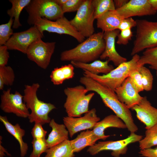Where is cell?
Returning a JSON list of instances; mask_svg holds the SVG:
<instances>
[{
	"label": "cell",
	"mask_w": 157,
	"mask_h": 157,
	"mask_svg": "<svg viewBox=\"0 0 157 157\" xmlns=\"http://www.w3.org/2000/svg\"><path fill=\"white\" fill-rule=\"evenodd\" d=\"M139 154L140 156L144 157H157V146L154 148L140 150Z\"/></svg>",
	"instance_id": "41"
},
{
	"label": "cell",
	"mask_w": 157,
	"mask_h": 157,
	"mask_svg": "<svg viewBox=\"0 0 157 157\" xmlns=\"http://www.w3.org/2000/svg\"><path fill=\"white\" fill-rule=\"evenodd\" d=\"M42 125L39 123H35L31 133L33 139H45L47 132L44 129Z\"/></svg>",
	"instance_id": "38"
},
{
	"label": "cell",
	"mask_w": 157,
	"mask_h": 157,
	"mask_svg": "<svg viewBox=\"0 0 157 157\" xmlns=\"http://www.w3.org/2000/svg\"><path fill=\"white\" fill-rule=\"evenodd\" d=\"M44 157H74V152L71 147L70 140L63 142L49 148Z\"/></svg>",
	"instance_id": "26"
},
{
	"label": "cell",
	"mask_w": 157,
	"mask_h": 157,
	"mask_svg": "<svg viewBox=\"0 0 157 157\" xmlns=\"http://www.w3.org/2000/svg\"><path fill=\"white\" fill-rule=\"evenodd\" d=\"M140 150L157 146V124L146 129L145 136L139 142Z\"/></svg>",
	"instance_id": "30"
},
{
	"label": "cell",
	"mask_w": 157,
	"mask_h": 157,
	"mask_svg": "<svg viewBox=\"0 0 157 157\" xmlns=\"http://www.w3.org/2000/svg\"><path fill=\"white\" fill-rule=\"evenodd\" d=\"M110 127L127 129L126 125L121 119L116 115H110L97 122L92 130L101 139L104 140L110 136L105 135L104 131Z\"/></svg>",
	"instance_id": "19"
},
{
	"label": "cell",
	"mask_w": 157,
	"mask_h": 157,
	"mask_svg": "<svg viewBox=\"0 0 157 157\" xmlns=\"http://www.w3.org/2000/svg\"><path fill=\"white\" fill-rule=\"evenodd\" d=\"M0 107L1 110L7 113H12L17 116L26 118L30 113L23 100V96L19 92L11 93V89L3 91L1 96Z\"/></svg>",
	"instance_id": "12"
},
{
	"label": "cell",
	"mask_w": 157,
	"mask_h": 157,
	"mask_svg": "<svg viewBox=\"0 0 157 157\" xmlns=\"http://www.w3.org/2000/svg\"><path fill=\"white\" fill-rule=\"evenodd\" d=\"M56 44L55 42H45L39 39L28 47L26 53L27 58L40 68L46 69L54 52Z\"/></svg>",
	"instance_id": "11"
},
{
	"label": "cell",
	"mask_w": 157,
	"mask_h": 157,
	"mask_svg": "<svg viewBox=\"0 0 157 157\" xmlns=\"http://www.w3.org/2000/svg\"><path fill=\"white\" fill-rule=\"evenodd\" d=\"M136 22L132 17L124 19L120 23L118 29L120 31L128 28H131L136 27Z\"/></svg>",
	"instance_id": "39"
},
{
	"label": "cell",
	"mask_w": 157,
	"mask_h": 157,
	"mask_svg": "<svg viewBox=\"0 0 157 157\" xmlns=\"http://www.w3.org/2000/svg\"><path fill=\"white\" fill-rule=\"evenodd\" d=\"M135 39L131 55L133 56L145 49L157 46V22L137 19Z\"/></svg>",
	"instance_id": "6"
},
{
	"label": "cell",
	"mask_w": 157,
	"mask_h": 157,
	"mask_svg": "<svg viewBox=\"0 0 157 157\" xmlns=\"http://www.w3.org/2000/svg\"><path fill=\"white\" fill-rule=\"evenodd\" d=\"M145 64H149L150 67L156 71L157 76V46L146 49L138 62L140 67Z\"/></svg>",
	"instance_id": "28"
},
{
	"label": "cell",
	"mask_w": 157,
	"mask_h": 157,
	"mask_svg": "<svg viewBox=\"0 0 157 157\" xmlns=\"http://www.w3.org/2000/svg\"><path fill=\"white\" fill-rule=\"evenodd\" d=\"M43 36L37 27L33 25L26 31L13 33L4 45L8 50H17L26 54L30 45Z\"/></svg>",
	"instance_id": "13"
},
{
	"label": "cell",
	"mask_w": 157,
	"mask_h": 157,
	"mask_svg": "<svg viewBox=\"0 0 157 157\" xmlns=\"http://www.w3.org/2000/svg\"><path fill=\"white\" fill-rule=\"evenodd\" d=\"M14 19L10 18L8 22L0 25V45H4L13 34L11 28Z\"/></svg>",
	"instance_id": "32"
},
{
	"label": "cell",
	"mask_w": 157,
	"mask_h": 157,
	"mask_svg": "<svg viewBox=\"0 0 157 157\" xmlns=\"http://www.w3.org/2000/svg\"><path fill=\"white\" fill-rule=\"evenodd\" d=\"M124 18L116 10L108 11L97 19V26L103 32L118 29Z\"/></svg>",
	"instance_id": "20"
},
{
	"label": "cell",
	"mask_w": 157,
	"mask_h": 157,
	"mask_svg": "<svg viewBox=\"0 0 157 157\" xmlns=\"http://www.w3.org/2000/svg\"><path fill=\"white\" fill-rule=\"evenodd\" d=\"M84 0H67L61 7L63 13L77 11Z\"/></svg>",
	"instance_id": "36"
},
{
	"label": "cell",
	"mask_w": 157,
	"mask_h": 157,
	"mask_svg": "<svg viewBox=\"0 0 157 157\" xmlns=\"http://www.w3.org/2000/svg\"><path fill=\"white\" fill-rule=\"evenodd\" d=\"M92 4L95 19L108 11L116 9L112 0H92Z\"/></svg>",
	"instance_id": "29"
},
{
	"label": "cell",
	"mask_w": 157,
	"mask_h": 157,
	"mask_svg": "<svg viewBox=\"0 0 157 157\" xmlns=\"http://www.w3.org/2000/svg\"><path fill=\"white\" fill-rule=\"evenodd\" d=\"M138 70L141 76L144 90L147 91L151 90L152 88L153 78L150 70L142 66L138 69Z\"/></svg>",
	"instance_id": "33"
},
{
	"label": "cell",
	"mask_w": 157,
	"mask_h": 157,
	"mask_svg": "<svg viewBox=\"0 0 157 157\" xmlns=\"http://www.w3.org/2000/svg\"><path fill=\"white\" fill-rule=\"evenodd\" d=\"M95 19L92 0H84L75 16L70 22L75 29L85 38L94 33L93 23Z\"/></svg>",
	"instance_id": "8"
},
{
	"label": "cell",
	"mask_w": 157,
	"mask_h": 157,
	"mask_svg": "<svg viewBox=\"0 0 157 157\" xmlns=\"http://www.w3.org/2000/svg\"><path fill=\"white\" fill-rule=\"evenodd\" d=\"M153 9L157 11V0H149Z\"/></svg>",
	"instance_id": "44"
},
{
	"label": "cell",
	"mask_w": 157,
	"mask_h": 157,
	"mask_svg": "<svg viewBox=\"0 0 157 157\" xmlns=\"http://www.w3.org/2000/svg\"><path fill=\"white\" fill-rule=\"evenodd\" d=\"M108 60L102 61L96 60L90 63H84L71 61L74 67L87 71L92 74L99 75L100 73L106 74L114 69L113 67L108 64Z\"/></svg>",
	"instance_id": "24"
},
{
	"label": "cell",
	"mask_w": 157,
	"mask_h": 157,
	"mask_svg": "<svg viewBox=\"0 0 157 157\" xmlns=\"http://www.w3.org/2000/svg\"><path fill=\"white\" fill-rule=\"evenodd\" d=\"M2 137L1 136H0V157H4L6 156L5 153L8 156H11V155L9 153L6 149L2 145Z\"/></svg>",
	"instance_id": "42"
},
{
	"label": "cell",
	"mask_w": 157,
	"mask_h": 157,
	"mask_svg": "<svg viewBox=\"0 0 157 157\" xmlns=\"http://www.w3.org/2000/svg\"><path fill=\"white\" fill-rule=\"evenodd\" d=\"M25 8L28 14L27 22L30 25H34L39 18L55 21L64 16L61 7L54 0H31Z\"/></svg>",
	"instance_id": "7"
},
{
	"label": "cell",
	"mask_w": 157,
	"mask_h": 157,
	"mask_svg": "<svg viewBox=\"0 0 157 157\" xmlns=\"http://www.w3.org/2000/svg\"><path fill=\"white\" fill-rule=\"evenodd\" d=\"M31 143L33 149L29 157H40L48 149L46 139H33Z\"/></svg>",
	"instance_id": "34"
},
{
	"label": "cell",
	"mask_w": 157,
	"mask_h": 157,
	"mask_svg": "<svg viewBox=\"0 0 157 157\" xmlns=\"http://www.w3.org/2000/svg\"><path fill=\"white\" fill-rule=\"evenodd\" d=\"M0 121L4 125L7 131L18 142L20 146V156L24 157L28 149L27 144L23 140V137L25 133V130L22 128L18 123L15 125L12 124L8 121L6 116L0 115Z\"/></svg>",
	"instance_id": "22"
},
{
	"label": "cell",
	"mask_w": 157,
	"mask_h": 157,
	"mask_svg": "<svg viewBox=\"0 0 157 157\" xmlns=\"http://www.w3.org/2000/svg\"><path fill=\"white\" fill-rule=\"evenodd\" d=\"M140 57L138 54L134 55L131 60L122 63L106 74H95L85 70H83V74L115 91L129 77L132 71L139 67L138 65V62Z\"/></svg>",
	"instance_id": "4"
},
{
	"label": "cell",
	"mask_w": 157,
	"mask_h": 157,
	"mask_svg": "<svg viewBox=\"0 0 157 157\" xmlns=\"http://www.w3.org/2000/svg\"><path fill=\"white\" fill-rule=\"evenodd\" d=\"M34 25L37 27L43 35L44 31L59 34L67 35L74 38L80 43L85 38L72 26L70 21L64 16L55 21L39 18L36 20Z\"/></svg>",
	"instance_id": "9"
},
{
	"label": "cell",
	"mask_w": 157,
	"mask_h": 157,
	"mask_svg": "<svg viewBox=\"0 0 157 157\" xmlns=\"http://www.w3.org/2000/svg\"><path fill=\"white\" fill-rule=\"evenodd\" d=\"M49 124L52 130L46 139L48 149L68 140L69 132L64 124H58L53 119Z\"/></svg>",
	"instance_id": "21"
},
{
	"label": "cell",
	"mask_w": 157,
	"mask_h": 157,
	"mask_svg": "<svg viewBox=\"0 0 157 157\" xmlns=\"http://www.w3.org/2000/svg\"><path fill=\"white\" fill-rule=\"evenodd\" d=\"M31 0H10L11 8L8 10L7 13L10 18L14 17L13 25V28L16 29L22 26L19 21V16L21 11L30 3Z\"/></svg>",
	"instance_id": "27"
},
{
	"label": "cell",
	"mask_w": 157,
	"mask_h": 157,
	"mask_svg": "<svg viewBox=\"0 0 157 157\" xmlns=\"http://www.w3.org/2000/svg\"><path fill=\"white\" fill-rule=\"evenodd\" d=\"M116 10L124 18L154 15L157 12L153 9L149 0H131L122 7Z\"/></svg>",
	"instance_id": "15"
},
{
	"label": "cell",
	"mask_w": 157,
	"mask_h": 157,
	"mask_svg": "<svg viewBox=\"0 0 157 157\" xmlns=\"http://www.w3.org/2000/svg\"><path fill=\"white\" fill-rule=\"evenodd\" d=\"M71 63L55 68L51 72L50 77L55 85L62 84L66 80L72 79L74 76V67Z\"/></svg>",
	"instance_id": "25"
},
{
	"label": "cell",
	"mask_w": 157,
	"mask_h": 157,
	"mask_svg": "<svg viewBox=\"0 0 157 157\" xmlns=\"http://www.w3.org/2000/svg\"><path fill=\"white\" fill-rule=\"evenodd\" d=\"M115 92L119 101L129 109L139 104L143 97L135 88L129 77L115 89Z\"/></svg>",
	"instance_id": "16"
},
{
	"label": "cell",
	"mask_w": 157,
	"mask_h": 157,
	"mask_svg": "<svg viewBox=\"0 0 157 157\" xmlns=\"http://www.w3.org/2000/svg\"><path fill=\"white\" fill-rule=\"evenodd\" d=\"M15 74L13 68L10 66L0 67V90L5 85L11 86L14 82Z\"/></svg>",
	"instance_id": "31"
},
{
	"label": "cell",
	"mask_w": 157,
	"mask_h": 157,
	"mask_svg": "<svg viewBox=\"0 0 157 157\" xmlns=\"http://www.w3.org/2000/svg\"><path fill=\"white\" fill-rule=\"evenodd\" d=\"M133 36V33L131 28L120 31L118 35L117 43L119 45H127Z\"/></svg>",
	"instance_id": "37"
},
{
	"label": "cell",
	"mask_w": 157,
	"mask_h": 157,
	"mask_svg": "<svg viewBox=\"0 0 157 157\" xmlns=\"http://www.w3.org/2000/svg\"><path fill=\"white\" fill-rule=\"evenodd\" d=\"M40 87L38 83L25 85L23 100L27 108L31 111L28 117L29 122L31 123H39L43 125L49 123L51 119L49 114L56 108L53 104L38 99L37 92Z\"/></svg>",
	"instance_id": "3"
},
{
	"label": "cell",
	"mask_w": 157,
	"mask_h": 157,
	"mask_svg": "<svg viewBox=\"0 0 157 157\" xmlns=\"http://www.w3.org/2000/svg\"><path fill=\"white\" fill-rule=\"evenodd\" d=\"M105 46L104 32L94 33L75 47L62 52L60 59L62 61L89 63L100 58Z\"/></svg>",
	"instance_id": "2"
},
{
	"label": "cell",
	"mask_w": 157,
	"mask_h": 157,
	"mask_svg": "<svg viewBox=\"0 0 157 157\" xmlns=\"http://www.w3.org/2000/svg\"><path fill=\"white\" fill-rule=\"evenodd\" d=\"M95 108L91 109L82 117H77L68 116L63 118L64 124L68 131L71 138L76 133L81 131L92 129L100 118L96 113Z\"/></svg>",
	"instance_id": "14"
},
{
	"label": "cell",
	"mask_w": 157,
	"mask_h": 157,
	"mask_svg": "<svg viewBox=\"0 0 157 157\" xmlns=\"http://www.w3.org/2000/svg\"><path fill=\"white\" fill-rule=\"evenodd\" d=\"M114 3L116 9L122 7L129 1L127 0H115Z\"/></svg>",
	"instance_id": "43"
},
{
	"label": "cell",
	"mask_w": 157,
	"mask_h": 157,
	"mask_svg": "<svg viewBox=\"0 0 157 157\" xmlns=\"http://www.w3.org/2000/svg\"><path fill=\"white\" fill-rule=\"evenodd\" d=\"M8 49L5 45H0V67L6 66L9 58Z\"/></svg>",
	"instance_id": "40"
},
{
	"label": "cell",
	"mask_w": 157,
	"mask_h": 157,
	"mask_svg": "<svg viewBox=\"0 0 157 157\" xmlns=\"http://www.w3.org/2000/svg\"><path fill=\"white\" fill-rule=\"evenodd\" d=\"M101 139L96 135L92 130H87L81 132L74 139L70 140V144L74 153L78 152L87 146L94 145Z\"/></svg>",
	"instance_id": "23"
},
{
	"label": "cell",
	"mask_w": 157,
	"mask_h": 157,
	"mask_svg": "<svg viewBox=\"0 0 157 157\" xmlns=\"http://www.w3.org/2000/svg\"><path fill=\"white\" fill-rule=\"evenodd\" d=\"M55 1L59 6H62L66 3L67 0H54Z\"/></svg>",
	"instance_id": "45"
},
{
	"label": "cell",
	"mask_w": 157,
	"mask_h": 157,
	"mask_svg": "<svg viewBox=\"0 0 157 157\" xmlns=\"http://www.w3.org/2000/svg\"><path fill=\"white\" fill-rule=\"evenodd\" d=\"M118 29L104 32V38L105 46L104 51L100 57V59L108 58L109 61L112 62L117 67L121 63L127 61V59L120 55L115 47V39L120 33Z\"/></svg>",
	"instance_id": "17"
},
{
	"label": "cell",
	"mask_w": 157,
	"mask_h": 157,
	"mask_svg": "<svg viewBox=\"0 0 157 157\" xmlns=\"http://www.w3.org/2000/svg\"><path fill=\"white\" fill-rule=\"evenodd\" d=\"M129 77L135 88L138 92L143 91L141 76L138 69L132 71Z\"/></svg>",
	"instance_id": "35"
},
{
	"label": "cell",
	"mask_w": 157,
	"mask_h": 157,
	"mask_svg": "<svg viewBox=\"0 0 157 157\" xmlns=\"http://www.w3.org/2000/svg\"><path fill=\"white\" fill-rule=\"evenodd\" d=\"M79 82L88 92L92 91L97 93L105 105L123 121L131 133H135L138 131V127L134 122L130 109L119 101L114 91L86 76L81 77Z\"/></svg>",
	"instance_id": "1"
},
{
	"label": "cell",
	"mask_w": 157,
	"mask_h": 157,
	"mask_svg": "<svg viewBox=\"0 0 157 157\" xmlns=\"http://www.w3.org/2000/svg\"><path fill=\"white\" fill-rule=\"evenodd\" d=\"M131 109L135 111L138 119L148 129L157 124V109L152 106L147 97Z\"/></svg>",
	"instance_id": "18"
},
{
	"label": "cell",
	"mask_w": 157,
	"mask_h": 157,
	"mask_svg": "<svg viewBox=\"0 0 157 157\" xmlns=\"http://www.w3.org/2000/svg\"><path fill=\"white\" fill-rule=\"evenodd\" d=\"M143 136L131 133L127 138L117 141H107L99 142L97 144L90 147L87 151L92 155H96L101 151L110 150L111 155L114 157H119L121 155L126 154L128 145L132 143L139 142Z\"/></svg>",
	"instance_id": "10"
},
{
	"label": "cell",
	"mask_w": 157,
	"mask_h": 157,
	"mask_svg": "<svg viewBox=\"0 0 157 157\" xmlns=\"http://www.w3.org/2000/svg\"><path fill=\"white\" fill-rule=\"evenodd\" d=\"M64 92L66 96L64 107L68 116L79 117L89 111V104L94 92L86 94L88 91L82 85L67 87Z\"/></svg>",
	"instance_id": "5"
}]
</instances>
